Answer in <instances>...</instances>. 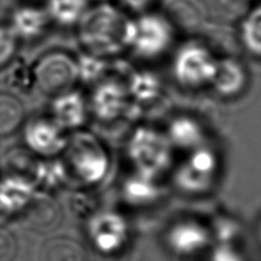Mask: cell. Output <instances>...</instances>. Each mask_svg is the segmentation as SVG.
I'll list each match as a JSON object with an SVG mask.
<instances>
[{"label": "cell", "instance_id": "cell-1", "mask_svg": "<svg viewBox=\"0 0 261 261\" xmlns=\"http://www.w3.org/2000/svg\"><path fill=\"white\" fill-rule=\"evenodd\" d=\"M81 40L97 56L113 55L125 45L128 22L111 6H100L83 16Z\"/></svg>", "mask_w": 261, "mask_h": 261}, {"label": "cell", "instance_id": "cell-2", "mask_svg": "<svg viewBox=\"0 0 261 261\" xmlns=\"http://www.w3.org/2000/svg\"><path fill=\"white\" fill-rule=\"evenodd\" d=\"M172 42V25L159 15H143L128 22L125 45L143 58L158 57Z\"/></svg>", "mask_w": 261, "mask_h": 261}, {"label": "cell", "instance_id": "cell-3", "mask_svg": "<svg viewBox=\"0 0 261 261\" xmlns=\"http://www.w3.org/2000/svg\"><path fill=\"white\" fill-rule=\"evenodd\" d=\"M129 154L143 175L151 177L167 167L170 146L167 139L151 129L141 128L130 139Z\"/></svg>", "mask_w": 261, "mask_h": 261}, {"label": "cell", "instance_id": "cell-4", "mask_svg": "<svg viewBox=\"0 0 261 261\" xmlns=\"http://www.w3.org/2000/svg\"><path fill=\"white\" fill-rule=\"evenodd\" d=\"M68 160L82 181H100L109 168L107 155L100 144L89 134L76 135L68 148Z\"/></svg>", "mask_w": 261, "mask_h": 261}, {"label": "cell", "instance_id": "cell-5", "mask_svg": "<svg viewBox=\"0 0 261 261\" xmlns=\"http://www.w3.org/2000/svg\"><path fill=\"white\" fill-rule=\"evenodd\" d=\"M217 64L208 49L197 44H189L177 53L174 73L183 85L201 87L212 82Z\"/></svg>", "mask_w": 261, "mask_h": 261}, {"label": "cell", "instance_id": "cell-6", "mask_svg": "<svg viewBox=\"0 0 261 261\" xmlns=\"http://www.w3.org/2000/svg\"><path fill=\"white\" fill-rule=\"evenodd\" d=\"M77 76V65L61 53L43 57L34 69V81L44 92L49 94L67 92Z\"/></svg>", "mask_w": 261, "mask_h": 261}, {"label": "cell", "instance_id": "cell-7", "mask_svg": "<svg viewBox=\"0 0 261 261\" xmlns=\"http://www.w3.org/2000/svg\"><path fill=\"white\" fill-rule=\"evenodd\" d=\"M90 236L101 252H114L123 245L127 238V224L118 214L101 213L92 219Z\"/></svg>", "mask_w": 261, "mask_h": 261}, {"label": "cell", "instance_id": "cell-8", "mask_svg": "<svg viewBox=\"0 0 261 261\" xmlns=\"http://www.w3.org/2000/svg\"><path fill=\"white\" fill-rule=\"evenodd\" d=\"M19 213L23 226L35 231L51 230L60 221V210L56 201L39 193H33Z\"/></svg>", "mask_w": 261, "mask_h": 261}, {"label": "cell", "instance_id": "cell-9", "mask_svg": "<svg viewBox=\"0 0 261 261\" xmlns=\"http://www.w3.org/2000/svg\"><path fill=\"white\" fill-rule=\"evenodd\" d=\"M25 141L31 150L43 155H55L67 145L60 125L46 119L35 120L28 124Z\"/></svg>", "mask_w": 261, "mask_h": 261}, {"label": "cell", "instance_id": "cell-10", "mask_svg": "<svg viewBox=\"0 0 261 261\" xmlns=\"http://www.w3.org/2000/svg\"><path fill=\"white\" fill-rule=\"evenodd\" d=\"M217 167V160L212 152L197 151L192 154L187 167L178 175V182L188 190H200L206 187Z\"/></svg>", "mask_w": 261, "mask_h": 261}, {"label": "cell", "instance_id": "cell-11", "mask_svg": "<svg viewBox=\"0 0 261 261\" xmlns=\"http://www.w3.org/2000/svg\"><path fill=\"white\" fill-rule=\"evenodd\" d=\"M93 111L98 118L113 120L118 118L125 103L123 89L115 82H105L99 85L92 98Z\"/></svg>", "mask_w": 261, "mask_h": 261}, {"label": "cell", "instance_id": "cell-12", "mask_svg": "<svg viewBox=\"0 0 261 261\" xmlns=\"http://www.w3.org/2000/svg\"><path fill=\"white\" fill-rule=\"evenodd\" d=\"M166 15L170 25L182 31H193L202 20V11L197 0H168Z\"/></svg>", "mask_w": 261, "mask_h": 261}, {"label": "cell", "instance_id": "cell-13", "mask_svg": "<svg viewBox=\"0 0 261 261\" xmlns=\"http://www.w3.org/2000/svg\"><path fill=\"white\" fill-rule=\"evenodd\" d=\"M40 261H88L84 247L67 236L53 237L40 250Z\"/></svg>", "mask_w": 261, "mask_h": 261}, {"label": "cell", "instance_id": "cell-14", "mask_svg": "<svg viewBox=\"0 0 261 261\" xmlns=\"http://www.w3.org/2000/svg\"><path fill=\"white\" fill-rule=\"evenodd\" d=\"M245 76L243 66L235 60L227 59L217 64L212 83L217 91L223 96H233L244 88Z\"/></svg>", "mask_w": 261, "mask_h": 261}, {"label": "cell", "instance_id": "cell-15", "mask_svg": "<svg viewBox=\"0 0 261 261\" xmlns=\"http://www.w3.org/2000/svg\"><path fill=\"white\" fill-rule=\"evenodd\" d=\"M56 122L60 127L76 128L82 124L85 116V107L82 97L76 92L59 94L53 105Z\"/></svg>", "mask_w": 261, "mask_h": 261}, {"label": "cell", "instance_id": "cell-16", "mask_svg": "<svg viewBox=\"0 0 261 261\" xmlns=\"http://www.w3.org/2000/svg\"><path fill=\"white\" fill-rule=\"evenodd\" d=\"M169 242L179 253H193L206 245L207 233L197 224L183 223L173 229Z\"/></svg>", "mask_w": 261, "mask_h": 261}, {"label": "cell", "instance_id": "cell-17", "mask_svg": "<svg viewBox=\"0 0 261 261\" xmlns=\"http://www.w3.org/2000/svg\"><path fill=\"white\" fill-rule=\"evenodd\" d=\"M33 193L31 183L7 177L0 187V204L6 211L20 212Z\"/></svg>", "mask_w": 261, "mask_h": 261}, {"label": "cell", "instance_id": "cell-18", "mask_svg": "<svg viewBox=\"0 0 261 261\" xmlns=\"http://www.w3.org/2000/svg\"><path fill=\"white\" fill-rule=\"evenodd\" d=\"M24 110L19 99L0 93V137L8 136L20 128Z\"/></svg>", "mask_w": 261, "mask_h": 261}, {"label": "cell", "instance_id": "cell-19", "mask_svg": "<svg viewBox=\"0 0 261 261\" xmlns=\"http://www.w3.org/2000/svg\"><path fill=\"white\" fill-rule=\"evenodd\" d=\"M88 8L87 0H51L49 13L60 24H73L83 19Z\"/></svg>", "mask_w": 261, "mask_h": 261}, {"label": "cell", "instance_id": "cell-20", "mask_svg": "<svg viewBox=\"0 0 261 261\" xmlns=\"http://www.w3.org/2000/svg\"><path fill=\"white\" fill-rule=\"evenodd\" d=\"M10 178L21 179L31 183V177L37 176L38 167L35 165L30 154L24 150H13L8 155L7 163L5 161Z\"/></svg>", "mask_w": 261, "mask_h": 261}, {"label": "cell", "instance_id": "cell-21", "mask_svg": "<svg viewBox=\"0 0 261 261\" xmlns=\"http://www.w3.org/2000/svg\"><path fill=\"white\" fill-rule=\"evenodd\" d=\"M46 27V17L40 11L34 8H23L14 16L16 33L27 38L37 37Z\"/></svg>", "mask_w": 261, "mask_h": 261}, {"label": "cell", "instance_id": "cell-22", "mask_svg": "<svg viewBox=\"0 0 261 261\" xmlns=\"http://www.w3.org/2000/svg\"><path fill=\"white\" fill-rule=\"evenodd\" d=\"M206 7L214 19L223 22L236 21L247 11L246 0H206Z\"/></svg>", "mask_w": 261, "mask_h": 261}, {"label": "cell", "instance_id": "cell-23", "mask_svg": "<svg viewBox=\"0 0 261 261\" xmlns=\"http://www.w3.org/2000/svg\"><path fill=\"white\" fill-rule=\"evenodd\" d=\"M242 38L252 55L261 57V6L247 15L242 27Z\"/></svg>", "mask_w": 261, "mask_h": 261}, {"label": "cell", "instance_id": "cell-24", "mask_svg": "<svg viewBox=\"0 0 261 261\" xmlns=\"http://www.w3.org/2000/svg\"><path fill=\"white\" fill-rule=\"evenodd\" d=\"M172 141L181 146H193L200 141V129L193 121L187 118L175 120L169 128Z\"/></svg>", "mask_w": 261, "mask_h": 261}, {"label": "cell", "instance_id": "cell-25", "mask_svg": "<svg viewBox=\"0 0 261 261\" xmlns=\"http://www.w3.org/2000/svg\"><path fill=\"white\" fill-rule=\"evenodd\" d=\"M125 195L133 201H147L156 196V189L150 183V177L143 175L142 177L130 179L125 186Z\"/></svg>", "mask_w": 261, "mask_h": 261}, {"label": "cell", "instance_id": "cell-26", "mask_svg": "<svg viewBox=\"0 0 261 261\" xmlns=\"http://www.w3.org/2000/svg\"><path fill=\"white\" fill-rule=\"evenodd\" d=\"M132 91L141 100L153 99L159 92V82L151 74H137L132 82Z\"/></svg>", "mask_w": 261, "mask_h": 261}, {"label": "cell", "instance_id": "cell-27", "mask_svg": "<svg viewBox=\"0 0 261 261\" xmlns=\"http://www.w3.org/2000/svg\"><path fill=\"white\" fill-rule=\"evenodd\" d=\"M16 52V37L12 30L0 28V69L12 61Z\"/></svg>", "mask_w": 261, "mask_h": 261}, {"label": "cell", "instance_id": "cell-28", "mask_svg": "<svg viewBox=\"0 0 261 261\" xmlns=\"http://www.w3.org/2000/svg\"><path fill=\"white\" fill-rule=\"evenodd\" d=\"M103 64L94 57H87L82 59V62H80L77 66V75L87 81H91L98 77L102 73Z\"/></svg>", "mask_w": 261, "mask_h": 261}, {"label": "cell", "instance_id": "cell-29", "mask_svg": "<svg viewBox=\"0 0 261 261\" xmlns=\"http://www.w3.org/2000/svg\"><path fill=\"white\" fill-rule=\"evenodd\" d=\"M16 246L10 232L0 229V261H11L15 255Z\"/></svg>", "mask_w": 261, "mask_h": 261}, {"label": "cell", "instance_id": "cell-30", "mask_svg": "<svg viewBox=\"0 0 261 261\" xmlns=\"http://www.w3.org/2000/svg\"><path fill=\"white\" fill-rule=\"evenodd\" d=\"M213 261H242L238 255L233 253L232 251L227 250V249H222L217 251V253L214 254Z\"/></svg>", "mask_w": 261, "mask_h": 261}, {"label": "cell", "instance_id": "cell-31", "mask_svg": "<svg viewBox=\"0 0 261 261\" xmlns=\"http://www.w3.org/2000/svg\"><path fill=\"white\" fill-rule=\"evenodd\" d=\"M122 2L134 11H144L152 5L153 0H122Z\"/></svg>", "mask_w": 261, "mask_h": 261}]
</instances>
